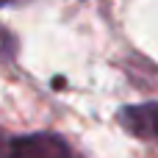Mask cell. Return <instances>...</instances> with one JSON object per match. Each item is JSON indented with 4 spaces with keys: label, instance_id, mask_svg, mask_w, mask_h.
I'll return each mask as SVG.
<instances>
[{
    "label": "cell",
    "instance_id": "3",
    "mask_svg": "<svg viewBox=\"0 0 158 158\" xmlns=\"http://www.w3.org/2000/svg\"><path fill=\"white\" fill-rule=\"evenodd\" d=\"M0 50H8V53L14 50V36L8 31H3V28H0Z\"/></svg>",
    "mask_w": 158,
    "mask_h": 158
},
{
    "label": "cell",
    "instance_id": "5",
    "mask_svg": "<svg viewBox=\"0 0 158 158\" xmlns=\"http://www.w3.org/2000/svg\"><path fill=\"white\" fill-rule=\"evenodd\" d=\"M8 3H14V0H0V6H8Z\"/></svg>",
    "mask_w": 158,
    "mask_h": 158
},
{
    "label": "cell",
    "instance_id": "2",
    "mask_svg": "<svg viewBox=\"0 0 158 158\" xmlns=\"http://www.w3.org/2000/svg\"><path fill=\"white\" fill-rule=\"evenodd\" d=\"M117 119L131 136L144 139V142H158V103L122 106Z\"/></svg>",
    "mask_w": 158,
    "mask_h": 158
},
{
    "label": "cell",
    "instance_id": "1",
    "mask_svg": "<svg viewBox=\"0 0 158 158\" xmlns=\"http://www.w3.org/2000/svg\"><path fill=\"white\" fill-rule=\"evenodd\" d=\"M6 158H78L72 150V144L50 131H39V133H28V136H17L8 144V156Z\"/></svg>",
    "mask_w": 158,
    "mask_h": 158
},
{
    "label": "cell",
    "instance_id": "4",
    "mask_svg": "<svg viewBox=\"0 0 158 158\" xmlns=\"http://www.w3.org/2000/svg\"><path fill=\"white\" fill-rule=\"evenodd\" d=\"M8 144H11V142H8V139H6V133L0 131V158L8 156Z\"/></svg>",
    "mask_w": 158,
    "mask_h": 158
}]
</instances>
